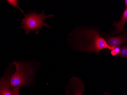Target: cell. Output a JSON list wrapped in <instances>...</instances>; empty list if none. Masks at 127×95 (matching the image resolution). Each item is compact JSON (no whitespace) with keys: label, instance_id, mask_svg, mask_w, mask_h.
<instances>
[{"label":"cell","instance_id":"cell-1","mask_svg":"<svg viewBox=\"0 0 127 95\" xmlns=\"http://www.w3.org/2000/svg\"><path fill=\"white\" fill-rule=\"evenodd\" d=\"M70 36L72 37L74 47L81 51L100 53L103 49L114 48L109 46L100 33L95 29H80L73 32Z\"/></svg>","mask_w":127,"mask_h":95},{"label":"cell","instance_id":"cell-2","mask_svg":"<svg viewBox=\"0 0 127 95\" xmlns=\"http://www.w3.org/2000/svg\"><path fill=\"white\" fill-rule=\"evenodd\" d=\"M16 71L10 77V88L16 86H28L33 80L34 69L28 63L14 61Z\"/></svg>","mask_w":127,"mask_h":95},{"label":"cell","instance_id":"cell-3","mask_svg":"<svg viewBox=\"0 0 127 95\" xmlns=\"http://www.w3.org/2000/svg\"><path fill=\"white\" fill-rule=\"evenodd\" d=\"M53 16V15H46L43 11L41 14H38L35 11H30L28 14L26 15L24 18L21 20L22 26L20 29H24L25 32L27 35H28L32 31L38 34L43 26L50 28V26L45 23V20L48 17Z\"/></svg>","mask_w":127,"mask_h":95},{"label":"cell","instance_id":"cell-4","mask_svg":"<svg viewBox=\"0 0 127 95\" xmlns=\"http://www.w3.org/2000/svg\"><path fill=\"white\" fill-rule=\"evenodd\" d=\"M105 40L108 45L112 48L120 46L127 42V32H125L116 37L107 36Z\"/></svg>","mask_w":127,"mask_h":95},{"label":"cell","instance_id":"cell-5","mask_svg":"<svg viewBox=\"0 0 127 95\" xmlns=\"http://www.w3.org/2000/svg\"><path fill=\"white\" fill-rule=\"evenodd\" d=\"M10 71L9 70L0 79V95H12L10 89Z\"/></svg>","mask_w":127,"mask_h":95},{"label":"cell","instance_id":"cell-6","mask_svg":"<svg viewBox=\"0 0 127 95\" xmlns=\"http://www.w3.org/2000/svg\"><path fill=\"white\" fill-rule=\"evenodd\" d=\"M127 21V8H125L120 20L118 22H114L113 26L115 27V30L112 33L115 35L124 31L125 25Z\"/></svg>","mask_w":127,"mask_h":95},{"label":"cell","instance_id":"cell-7","mask_svg":"<svg viewBox=\"0 0 127 95\" xmlns=\"http://www.w3.org/2000/svg\"><path fill=\"white\" fill-rule=\"evenodd\" d=\"M7 1L12 7L19 8L20 10L25 15L26 14L24 12V11H23L22 9L19 7L18 0H7Z\"/></svg>","mask_w":127,"mask_h":95},{"label":"cell","instance_id":"cell-8","mask_svg":"<svg viewBox=\"0 0 127 95\" xmlns=\"http://www.w3.org/2000/svg\"><path fill=\"white\" fill-rule=\"evenodd\" d=\"M118 56L120 57H123V58H127V45L123 46L121 48L120 52L118 55Z\"/></svg>","mask_w":127,"mask_h":95},{"label":"cell","instance_id":"cell-9","mask_svg":"<svg viewBox=\"0 0 127 95\" xmlns=\"http://www.w3.org/2000/svg\"><path fill=\"white\" fill-rule=\"evenodd\" d=\"M120 47L119 46L114 47V48L111 50V54L113 56H116L117 55H118L120 50Z\"/></svg>","mask_w":127,"mask_h":95},{"label":"cell","instance_id":"cell-10","mask_svg":"<svg viewBox=\"0 0 127 95\" xmlns=\"http://www.w3.org/2000/svg\"><path fill=\"white\" fill-rule=\"evenodd\" d=\"M21 86H18L14 87L11 90L12 95H20V90Z\"/></svg>","mask_w":127,"mask_h":95},{"label":"cell","instance_id":"cell-11","mask_svg":"<svg viewBox=\"0 0 127 95\" xmlns=\"http://www.w3.org/2000/svg\"><path fill=\"white\" fill-rule=\"evenodd\" d=\"M82 90L81 89H78L75 92V95H82Z\"/></svg>","mask_w":127,"mask_h":95},{"label":"cell","instance_id":"cell-12","mask_svg":"<svg viewBox=\"0 0 127 95\" xmlns=\"http://www.w3.org/2000/svg\"><path fill=\"white\" fill-rule=\"evenodd\" d=\"M125 8H127V0H125Z\"/></svg>","mask_w":127,"mask_h":95},{"label":"cell","instance_id":"cell-13","mask_svg":"<svg viewBox=\"0 0 127 95\" xmlns=\"http://www.w3.org/2000/svg\"><path fill=\"white\" fill-rule=\"evenodd\" d=\"M66 95H68V93H67V94H66Z\"/></svg>","mask_w":127,"mask_h":95}]
</instances>
